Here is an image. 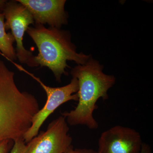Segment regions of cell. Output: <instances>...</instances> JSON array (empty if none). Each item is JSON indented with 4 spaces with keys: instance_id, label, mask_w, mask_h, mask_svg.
<instances>
[{
    "instance_id": "6da1fadb",
    "label": "cell",
    "mask_w": 153,
    "mask_h": 153,
    "mask_svg": "<svg viewBox=\"0 0 153 153\" xmlns=\"http://www.w3.org/2000/svg\"><path fill=\"white\" fill-rule=\"evenodd\" d=\"M14 75L0 60V142L24 139L40 110L34 95L19 90Z\"/></svg>"
},
{
    "instance_id": "7a4b0ae2",
    "label": "cell",
    "mask_w": 153,
    "mask_h": 153,
    "mask_svg": "<svg viewBox=\"0 0 153 153\" xmlns=\"http://www.w3.org/2000/svg\"><path fill=\"white\" fill-rule=\"evenodd\" d=\"M103 68L91 56L85 64L77 65L71 69V76L78 80V100L74 109L62 114L68 124L84 126L92 130L98 128V122L93 116L98 108L97 102L99 99H108V91L116 82L114 76L103 72Z\"/></svg>"
},
{
    "instance_id": "3957f363",
    "label": "cell",
    "mask_w": 153,
    "mask_h": 153,
    "mask_svg": "<svg viewBox=\"0 0 153 153\" xmlns=\"http://www.w3.org/2000/svg\"><path fill=\"white\" fill-rule=\"evenodd\" d=\"M27 33L38 48V55L35 56L34 61L38 66L50 69L57 82H61L63 74H68L66 69L69 66L67 61L83 65L91 57L76 52L70 33L66 30L36 24L34 27H29Z\"/></svg>"
},
{
    "instance_id": "277c9868",
    "label": "cell",
    "mask_w": 153,
    "mask_h": 153,
    "mask_svg": "<svg viewBox=\"0 0 153 153\" xmlns=\"http://www.w3.org/2000/svg\"><path fill=\"white\" fill-rule=\"evenodd\" d=\"M13 64L19 70L28 74L37 81L47 94V100L45 105L35 115L32 125L24 135L25 143H28L38 134L39 129L47 118L61 105L71 100L78 101V82L76 78L72 77L71 82L67 85L62 87H50L45 85L39 77L27 71L21 65L16 63Z\"/></svg>"
},
{
    "instance_id": "5b68a950",
    "label": "cell",
    "mask_w": 153,
    "mask_h": 153,
    "mask_svg": "<svg viewBox=\"0 0 153 153\" xmlns=\"http://www.w3.org/2000/svg\"><path fill=\"white\" fill-rule=\"evenodd\" d=\"M3 13L6 22V30H10L16 43V54L17 59L22 64L30 67L38 66L34 61L32 52L25 49L23 38L30 25H34V19L27 9L17 1L7 2Z\"/></svg>"
},
{
    "instance_id": "8992f818",
    "label": "cell",
    "mask_w": 153,
    "mask_h": 153,
    "mask_svg": "<svg viewBox=\"0 0 153 153\" xmlns=\"http://www.w3.org/2000/svg\"><path fill=\"white\" fill-rule=\"evenodd\" d=\"M69 130L66 118L60 116L27 143L24 153H64L72 146Z\"/></svg>"
},
{
    "instance_id": "52a82bcc",
    "label": "cell",
    "mask_w": 153,
    "mask_h": 153,
    "mask_svg": "<svg viewBox=\"0 0 153 153\" xmlns=\"http://www.w3.org/2000/svg\"><path fill=\"white\" fill-rule=\"evenodd\" d=\"M141 136L134 129L114 126L101 134L98 153H140L143 143Z\"/></svg>"
},
{
    "instance_id": "ba28073f",
    "label": "cell",
    "mask_w": 153,
    "mask_h": 153,
    "mask_svg": "<svg viewBox=\"0 0 153 153\" xmlns=\"http://www.w3.org/2000/svg\"><path fill=\"white\" fill-rule=\"evenodd\" d=\"M26 7L36 24H48L60 29L68 23V15L64 10L65 0H16Z\"/></svg>"
},
{
    "instance_id": "9c48e42d",
    "label": "cell",
    "mask_w": 153,
    "mask_h": 153,
    "mask_svg": "<svg viewBox=\"0 0 153 153\" xmlns=\"http://www.w3.org/2000/svg\"><path fill=\"white\" fill-rule=\"evenodd\" d=\"M4 19V14H0V53L9 61H13L17 59L13 46L15 38L12 33L6 32Z\"/></svg>"
},
{
    "instance_id": "30bf717a",
    "label": "cell",
    "mask_w": 153,
    "mask_h": 153,
    "mask_svg": "<svg viewBox=\"0 0 153 153\" xmlns=\"http://www.w3.org/2000/svg\"><path fill=\"white\" fill-rule=\"evenodd\" d=\"M26 145L24 139L18 140L14 142V144L10 153H24Z\"/></svg>"
},
{
    "instance_id": "8fae6325",
    "label": "cell",
    "mask_w": 153,
    "mask_h": 153,
    "mask_svg": "<svg viewBox=\"0 0 153 153\" xmlns=\"http://www.w3.org/2000/svg\"><path fill=\"white\" fill-rule=\"evenodd\" d=\"M64 153H98L97 151L91 149H74L72 146L68 148Z\"/></svg>"
},
{
    "instance_id": "7c38bea8",
    "label": "cell",
    "mask_w": 153,
    "mask_h": 153,
    "mask_svg": "<svg viewBox=\"0 0 153 153\" xmlns=\"http://www.w3.org/2000/svg\"><path fill=\"white\" fill-rule=\"evenodd\" d=\"M12 141L5 140L0 142V153H7L10 149V144Z\"/></svg>"
},
{
    "instance_id": "4fadbf2b",
    "label": "cell",
    "mask_w": 153,
    "mask_h": 153,
    "mask_svg": "<svg viewBox=\"0 0 153 153\" xmlns=\"http://www.w3.org/2000/svg\"><path fill=\"white\" fill-rule=\"evenodd\" d=\"M140 153H153L150 146L146 143H143Z\"/></svg>"
},
{
    "instance_id": "5bb4252c",
    "label": "cell",
    "mask_w": 153,
    "mask_h": 153,
    "mask_svg": "<svg viewBox=\"0 0 153 153\" xmlns=\"http://www.w3.org/2000/svg\"><path fill=\"white\" fill-rule=\"evenodd\" d=\"M7 2L5 0H0V14L3 13Z\"/></svg>"
}]
</instances>
